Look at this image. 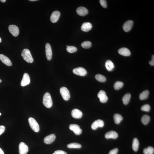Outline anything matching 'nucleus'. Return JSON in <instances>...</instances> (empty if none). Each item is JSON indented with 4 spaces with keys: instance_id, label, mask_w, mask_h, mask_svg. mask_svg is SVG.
I'll return each instance as SVG.
<instances>
[{
    "instance_id": "f257e3e1",
    "label": "nucleus",
    "mask_w": 154,
    "mask_h": 154,
    "mask_svg": "<svg viewBox=\"0 0 154 154\" xmlns=\"http://www.w3.org/2000/svg\"><path fill=\"white\" fill-rule=\"evenodd\" d=\"M21 55L23 59L27 62L29 63H32L33 59L32 56L30 51L28 49H25L22 51Z\"/></svg>"
},
{
    "instance_id": "f03ea898",
    "label": "nucleus",
    "mask_w": 154,
    "mask_h": 154,
    "mask_svg": "<svg viewBox=\"0 0 154 154\" xmlns=\"http://www.w3.org/2000/svg\"><path fill=\"white\" fill-rule=\"evenodd\" d=\"M43 102L44 105L47 108H50L52 106L53 102L52 99L49 92H46L44 94Z\"/></svg>"
},
{
    "instance_id": "7ed1b4c3",
    "label": "nucleus",
    "mask_w": 154,
    "mask_h": 154,
    "mask_svg": "<svg viewBox=\"0 0 154 154\" xmlns=\"http://www.w3.org/2000/svg\"><path fill=\"white\" fill-rule=\"evenodd\" d=\"M28 122L32 129L35 132H38L40 130V127L35 120L31 117H30L28 119Z\"/></svg>"
},
{
    "instance_id": "20e7f679",
    "label": "nucleus",
    "mask_w": 154,
    "mask_h": 154,
    "mask_svg": "<svg viewBox=\"0 0 154 154\" xmlns=\"http://www.w3.org/2000/svg\"><path fill=\"white\" fill-rule=\"evenodd\" d=\"M60 91L63 99L67 101L69 99L70 97V92L67 88L65 87H61Z\"/></svg>"
},
{
    "instance_id": "39448f33",
    "label": "nucleus",
    "mask_w": 154,
    "mask_h": 154,
    "mask_svg": "<svg viewBox=\"0 0 154 154\" xmlns=\"http://www.w3.org/2000/svg\"><path fill=\"white\" fill-rule=\"evenodd\" d=\"M74 74L81 76H84L87 74V72L85 68L79 67L74 68L73 70Z\"/></svg>"
},
{
    "instance_id": "423d86ee",
    "label": "nucleus",
    "mask_w": 154,
    "mask_h": 154,
    "mask_svg": "<svg viewBox=\"0 0 154 154\" xmlns=\"http://www.w3.org/2000/svg\"><path fill=\"white\" fill-rule=\"evenodd\" d=\"M70 130L74 132V133L77 135H79L82 133V130L80 128V126L77 124H72L69 126Z\"/></svg>"
},
{
    "instance_id": "0eeeda50",
    "label": "nucleus",
    "mask_w": 154,
    "mask_h": 154,
    "mask_svg": "<svg viewBox=\"0 0 154 154\" xmlns=\"http://www.w3.org/2000/svg\"><path fill=\"white\" fill-rule=\"evenodd\" d=\"M8 29L9 32L14 37L18 36L19 33V30L18 27L15 25H11L9 26Z\"/></svg>"
},
{
    "instance_id": "6e6552de",
    "label": "nucleus",
    "mask_w": 154,
    "mask_h": 154,
    "mask_svg": "<svg viewBox=\"0 0 154 154\" xmlns=\"http://www.w3.org/2000/svg\"><path fill=\"white\" fill-rule=\"evenodd\" d=\"M97 96L99 99L100 101L103 103L106 102L108 100L106 93L103 90H101L99 92Z\"/></svg>"
},
{
    "instance_id": "1a4fd4ad",
    "label": "nucleus",
    "mask_w": 154,
    "mask_h": 154,
    "mask_svg": "<svg viewBox=\"0 0 154 154\" xmlns=\"http://www.w3.org/2000/svg\"><path fill=\"white\" fill-rule=\"evenodd\" d=\"M46 57L47 60L50 61L52 57V49L50 44L48 43L46 44L45 46Z\"/></svg>"
},
{
    "instance_id": "9d476101",
    "label": "nucleus",
    "mask_w": 154,
    "mask_h": 154,
    "mask_svg": "<svg viewBox=\"0 0 154 154\" xmlns=\"http://www.w3.org/2000/svg\"><path fill=\"white\" fill-rule=\"evenodd\" d=\"M19 152L20 154H27L28 152V147L23 142L19 144Z\"/></svg>"
},
{
    "instance_id": "9b49d317",
    "label": "nucleus",
    "mask_w": 154,
    "mask_h": 154,
    "mask_svg": "<svg viewBox=\"0 0 154 154\" xmlns=\"http://www.w3.org/2000/svg\"><path fill=\"white\" fill-rule=\"evenodd\" d=\"M104 123L103 121L101 120H98L94 121L92 124L91 128L95 130L99 127H102L104 126Z\"/></svg>"
},
{
    "instance_id": "f8f14e48",
    "label": "nucleus",
    "mask_w": 154,
    "mask_h": 154,
    "mask_svg": "<svg viewBox=\"0 0 154 154\" xmlns=\"http://www.w3.org/2000/svg\"><path fill=\"white\" fill-rule=\"evenodd\" d=\"M30 78L29 75L26 73L23 75L22 79L21 82V85L22 86L24 87L30 84Z\"/></svg>"
},
{
    "instance_id": "ddd939ff",
    "label": "nucleus",
    "mask_w": 154,
    "mask_h": 154,
    "mask_svg": "<svg viewBox=\"0 0 154 154\" xmlns=\"http://www.w3.org/2000/svg\"><path fill=\"white\" fill-rule=\"evenodd\" d=\"M60 16V12L58 11H53L51 14L50 20L52 23H55L57 22L59 19Z\"/></svg>"
},
{
    "instance_id": "4468645a",
    "label": "nucleus",
    "mask_w": 154,
    "mask_h": 154,
    "mask_svg": "<svg viewBox=\"0 0 154 154\" xmlns=\"http://www.w3.org/2000/svg\"><path fill=\"white\" fill-rule=\"evenodd\" d=\"M133 24V21L131 20H129L127 21L124 24L123 26V29L126 32L130 31L132 28Z\"/></svg>"
},
{
    "instance_id": "2eb2a0df",
    "label": "nucleus",
    "mask_w": 154,
    "mask_h": 154,
    "mask_svg": "<svg viewBox=\"0 0 154 154\" xmlns=\"http://www.w3.org/2000/svg\"><path fill=\"white\" fill-rule=\"evenodd\" d=\"M76 12L78 15L82 16L86 15L88 13V9L84 7H79L77 9Z\"/></svg>"
},
{
    "instance_id": "dca6fc26",
    "label": "nucleus",
    "mask_w": 154,
    "mask_h": 154,
    "mask_svg": "<svg viewBox=\"0 0 154 154\" xmlns=\"http://www.w3.org/2000/svg\"><path fill=\"white\" fill-rule=\"evenodd\" d=\"M0 60L5 65L8 66H11L12 65L11 61L6 56L3 54H0Z\"/></svg>"
},
{
    "instance_id": "f3484780",
    "label": "nucleus",
    "mask_w": 154,
    "mask_h": 154,
    "mask_svg": "<svg viewBox=\"0 0 154 154\" xmlns=\"http://www.w3.org/2000/svg\"><path fill=\"white\" fill-rule=\"evenodd\" d=\"M55 138L56 136L55 134H51L49 135L46 136L44 139V143L47 144H51L55 140Z\"/></svg>"
},
{
    "instance_id": "a211bd4d",
    "label": "nucleus",
    "mask_w": 154,
    "mask_h": 154,
    "mask_svg": "<svg viewBox=\"0 0 154 154\" xmlns=\"http://www.w3.org/2000/svg\"><path fill=\"white\" fill-rule=\"evenodd\" d=\"M72 115L74 118L79 119L82 117V113L79 110L74 109H73L72 112Z\"/></svg>"
},
{
    "instance_id": "6ab92c4d",
    "label": "nucleus",
    "mask_w": 154,
    "mask_h": 154,
    "mask_svg": "<svg viewBox=\"0 0 154 154\" xmlns=\"http://www.w3.org/2000/svg\"><path fill=\"white\" fill-rule=\"evenodd\" d=\"M105 137L106 138L108 139L110 138L115 139L118 137V135L116 132L111 131L108 132L105 134Z\"/></svg>"
},
{
    "instance_id": "aec40b11",
    "label": "nucleus",
    "mask_w": 154,
    "mask_h": 154,
    "mask_svg": "<svg viewBox=\"0 0 154 154\" xmlns=\"http://www.w3.org/2000/svg\"><path fill=\"white\" fill-rule=\"evenodd\" d=\"M118 53L124 56H128L131 54L130 51L128 49L125 48L120 49L118 50Z\"/></svg>"
},
{
    "instance_id": "412c9836",
    "label": "nucleus",
    "mask_w": 154,
    "mask_h": 154,
    "mask_svg": "<svg viewBox=\"0 0 154 154\" xmlns=\"http://www.w3.org/2000/svg\"><path fill=\"white\" fill-rule=\"evenodd\" d=\"M92 26L91 23L85 22L83 23L81 26V30L83 31L88 32L91 30Z\"/></svg>"
},
{
    "instance_id": "4be33fe9",
    "label": "nucleus",
    "mask_w": 154,
    "mask_h": 154,
    "mask_svg": "<svg viewBox=\"0 0 154 154\" xmlns=\"http://www.w3.org/2000/svg\"><path fill=\"white\" fill-rule=\"evenodd\" d=\"M105 66L107 70L109 71H111L114 68V65L112 61L110 60H107L105 63Z\"/></svg>"
},
{
    "instance_id": "5701e85b",
    "label": "nucleus",
    "mask_w": 154,
    "mask_h": 154,
    "mask_svg": "<svg viewBox=\"0 0 154 154\" xmlns=\"http://www.w3.org/2000/svg\"><path fill=\"white\" fill-rule=\"evenodd\" d=\"M123 117L118 114H116L114 116V119L115 123L116 124H119L123 120Z\"/></svg>"
},
{
    "instance_id": "b1692460",
    "label": "nucleus",
    "mask_w": 154,
    "mask_h": 154,
    "mask_svg": "<svg viewBox=\"0 0 154 154\" xmlns=\"http://www.w3.org/2000/svg\"><path fill=\"white\" fill-rule=\"evenodd\" d=\"M139 146V143L138 139L134 138L133 140L132 145L133 150L135 151H137L138 149Z\"/></svg>"
},
{
    "instance_id": "393cba45",
    "label": "nucleus",
    "mask_w": 154,
    "mask_h": 154,
    "mask_svg": "<svg viewBox=\"0 0 154 154\" xmlns=\"http://www.w3.org/2000/svg\"><path fill=\"white\" fill-rule=\"evenodd\" d=\"M149 93V92L148 90H145L140 94L139 96V98L141 100L146 99L148 97Z\"/></svg>"
},
{
    "instance_id": "a878e982",
    "label": "nucleus",
    "mask_w": 154,
    "mask_h": 154,
    "mask_svg": "<svg viewBox=\"0 0 154 154\" xmlns=\"http://www.w3.org/2000/svg\"><path fill=\"white\" fill-rule=\"evenodd\" d=\"M131 98V95L129 93H127L125 95L122 99L123 103L125 105L128 104Z\"/></svg>"
},
{
    "instance_id": "bb28decb",
    "label": "nucleus",
    "mask_w": 154,
    "mask_h": 154,
    "mask_svg": "<svg viewBox=\"0 0 154 154\" xmlns=\"http://www.w3.org/2000/svg\"><path fill=\"white\" fill-rule=\"evenodd\" d=\"M150 120V117L147 115H145L143 116L141 119V122L144 125L148 124Z\"/></svg>"
},
{
    "instance_id": "cd10ccee",
    "label": "nucleus",
    "mask_w": 154,
    "mask_h": 154,
    "mask_svg": "<svg viewBox=\"0 0 154 154\" xmlns=\"http://www.w3.org/2000/svg\"><path fill=\"white\" fill-rule=\"evenodd\" d=\"M95 78L97 81L101 82H104L106 80L105 77L100 74H98L95 75Z\"/></svg>"
},
{
    "instance_id": "c85d7f7f",
    "label": "nucleus",
    "mask_w": 154,
    "mask_h": 154,
    "mask_svg": "<svg viewBox=\"0 0 154 154\" xmlns=\"http://www.w3.org/2000/svg\"><path fill=\"white\" fill-rule=\"evenodd\" d=\"M154 148L151 146H149L147 148L144 149L143 153L144 154H153Z\"/></svg>"
},
{
    "instance_id": "c756f323",
    "label": "nucleus",
    "mask_w": 154,
    "mask_h": 154,
    "mask_svg": "<svg viewBox=\"0 0 154 154\" xmlns=\"http://www.w3.org/2000/svg\"><path fill=\"white\" fill-rule=\"evenodd\" d=\"M67 147L69 148H79L81 147L80 144L77 143H73L68 144Z\"/></svg>"
},
{
    "instance_id": "7c9ffc66",
    "label": "nucleus",
    "mask_w": 154,
    "mask_h": 154,
    "mask_svg": "<svg viewBox=\"0 0 154 154\" xmlns=\"http://www.w3.org/2000/svg\"><path fill=\"white\" fill-rule=\"evenodd\" d=\"M124 85L123 83V82L117 81L114 84V87L115 89L118 90L121 89L123 87Z\"/></svg>"
},
{
    "instance_id": "2f4dec72",
    "label": "nucleus",
    "mask_w": 154,
    "mask_h": 154,
    "mask_svg": "<svg viewBox=\"0 0 154 154\" xmlns=\"http://www.w3.org/2000/svg\"><path fill=\"white\" fill-rule=\"evenodd\" d=\"M92 43L90 41H86L82 43L81 44L82 47L85 49H89L91 47Z\"/></svg>"
},
{
    "instance_id": "473e14b6",
    "label": "nucleus",
    "mask_w": 154,
    "mask_h": 154,
    "mask_svg": "<svg viewBox=\"0 0 154 154\" xmlns=\"http://www.w3.org/2000/svg\"><path fill=\"white\" fill-rule=\"evenodd\" d=\"M67 52L70 53L75 52L77 51V48L75 46H68L67 48Z\"/></svg>"
},
{
    "instance_id": "72a5a7b5",
    "label": "nucleus",
    "mask_w": 154,
    "mask_h": 154,
    "mask_svg": "<svg viewBox=\"0 0 154 154\" xmlns=\"http://www.w3.org/2000/svg\"><path fill=\"white\" fill-rule=\"evenodd\" d=\"M150 109V106L148 104L144 105L141 108V110L147 112L149 111Z\"/></svg>"
},
{
    "instance_id": "f704fd0d",
    "label": "nucleus",
    "mask_w": 154,
    "mask_h": 154,
    "mask_svg": "<svg viewBox=\"0 0 154 154\" xmlns=\"http://www.w3.org/2000/svg\"><path fill=\"white\" fill-rule=\"evenodd\" d=\"M100 4L102 7L104 8H106L107 7V2L105 0H100Z\"/></svg>"
},
{
    "instance_id": "c9c22d12",
    "label": "nucleus",
    "mask_w": 154,
    "mask_h": 154,
    "mask_svg": "<svg viewBox=\"0 0 154 154\" xmlns=\"http://www.w3.org/2000/svg\"><path fill=\"white\" fill-rule=\"evenodd\" d=\"M118 151L119 150L118 148H115L110 151L109 154H117Z\"/></svg>"
},
{
    "instance_id": "e433bc0d",
    "label": "nucleus",
    "mask_w": 154,
    "mask_h": 154,
    "mask_svg": "<svg viewBox=\"0 0 154 154\" xmlns=\"http://www.w3.org/2000/svg\"><path fill=\"white\" fill-rule=\"evenodd\" d=\"M53 154H67L65 151L61 150H58L55 151Z\"/></svg>"
},
{
    "instance_id": "4c0bfd02",
    "label": "nucleus",
    "mask_w": 154,
    "mask_h": 154,
    "mask_svg": "<svg viewBox=\"0 0 154 154\" xmlns=\"http://www.w3.org/2000/svg\"><path fill=\"white\" fill-rule=\"evenodd\" d=\"M5 128L3 126H0V135L3 134L5 131Z\"/></svg>"
},
{
    "instance_id": "58836bf2",
    "label": "nucleus",
    "mask_w": 154,
    "mask_h": 154,
    "mask_svg": "<svg viewBox=\"0 0 154 154\" xmlns=\"http://www.w3.org/2000/svg\"><path fill=\"white\" fill-rule=\"evenodd\" d=\"M149 64L151 66H153L154 65V56L153 55L152 57V60L149 62Z\"/></svg>"
},
{
    "instance_id": "ea45409f",
    "label": "nucleus",
    "mask_w": 154,
    "mask_h": 154,
    "mask_svg": "<svg viewBox=\"0 0 154 154\" xmlns=\"http://www.w3.org/2000/svg\"><path fill=\"white\" fill-rule=\"evenodd\" d=\"M0 154H4L3 151L1 148H0Z\"/></svg>"
},
{
    "instance_id": "a19ab883",
    "label": "nucleus",
    "mask_w": 154,
    "mask_h": 154,
    "mask_svg": "<svg viewBox=\"0 0 154 154\" xmlns=\"http://www.w3.org/2000/svg\"><path fill=\"white\" fill-rule=\"evenodd\" d=\"M0 1L2 2V3H4V2H6V0H1Z\"/></svg>"
},
{
    "instance_id": "79ce46f5",
    "label": "nucleus",
    "mask_w": 154,
    "mask_h": 154,
    "mask_svg": "<svg viewBox=\"0 0 154 154\" xmlns=\"http://www.w3.org/2000/svg\"><path fill=\"white\" fill-rule=\"evenodd\" d=\"M31 1V2H34V1H38V0H30V1Z\"/></svg>"
},
{
    "instance_id": "37998d69",
    "label": "nucleus",
    "mask_w": 154,
    "mask_h": 154,
    "mask_svg": "<svg viewBox=\"0 0 154 154\" xmlns=\"http://www.w3.org/2000/svg\"><path fill=\"white\" fill-rule=\"evenodd\" d=\"M1 41H2L1 39V38L0 37V43H1Z\"/></svg>"
},
{
    "instance_id": "c03bdc74",
    "label": "nucleus",
    "mask_w": 154,
    "mask_h": 154,
    "mask_svg": "<svg viewBox=\"0 0 154 154\" xmlns=\"http://www.w3.org/2000/svg\"><path fill=\"white\" fill-rule=\"evenodd\" d=\"M2 81V80H1L0 79V83Z\"/></svg>"
},
{
    "instance_id": "a18cd8bd",
    "label": "nucleus",
    "mask_w": 154,
    "mask_h": 154,
    "mask_svg": "<svg viewBox=\"0 0 154 154\" xmlns=\"http://www.w3.org/2000/svg\"><path fill=\"white\" fill-rule=\"evenodd\" d=\"M1 113H0V116H1Z\"/></svg>"
}]
</instances>
